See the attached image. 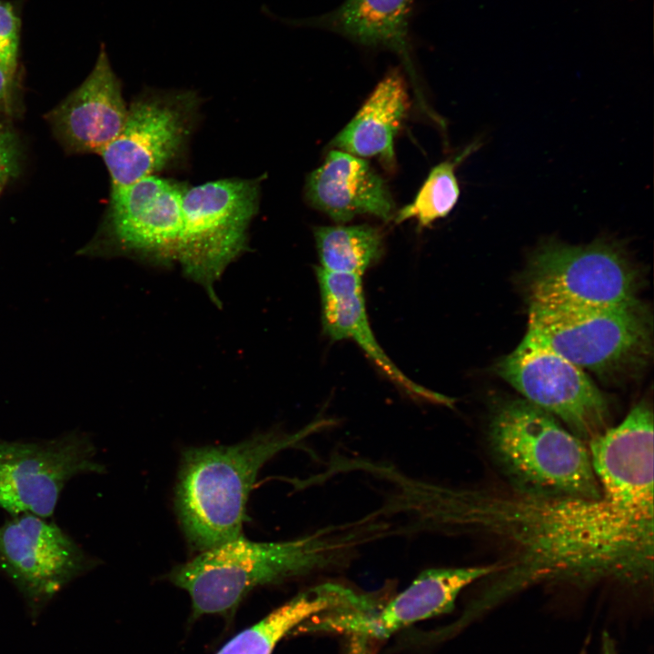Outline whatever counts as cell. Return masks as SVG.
Wrapping results in <instances>:
<instances>
[{
	"instance_id": "obj_1",
	"label": "cell",
	"mask_w": 654,
	"mask_h": 654,
	"mask_svg": "<svg viewBox=\"0 0 654 654\" xmlns=\"http://www.w3.org/2000/svg\"><path fill=\"white\" fill-rule=\"evenodd\" d=\"M399 508L411 535L485 538L510 552L466 610L470 617L540 582L652 579L654 510L607 493L600 499L542 496L411 477Z\"/></svg>"
},
{
	"instance_id": "obj_2",
	"label": "cell",
	"mask_w": 654,
	"mask_h": 654,
	"mask_svg": "<svg viewBox=\"0 0 654 654\" xmlns=\"http://www.w3.org/2000/svg\"><path fill=\"white\" fill-rule=\"evenodd\" d=\"M389 537L390 522L374 510L286 540L253 541L241 535L173 567L167 579L189 594L191 619L231 618L254 589L341 570L365 545Z\"/></svg>"
},
{
	"instance_id": "obj_3",
	"label": "cell",
	"mask_w": 654,
	"mask_h": 654,
	"mask_svg": "<svg viewBox=\"0 0 654 654\" xmlns=\"http://www.w3.org/2000/svg\"><path fill=\"white\" fill-rule=\"evenodd\" d=\"M333 422L319 417L293 432L272 430L232 445L184 450L174 507L189 546L201 552L241 536L248 498L263 465Z\"/></svg>"
},
{
	"instance_id": "obj_4",
	"label": "cell",
	"mask_w": 654,
	"mask_h": 654,
	"mask_svg": "<svg viewBox=\"0 0 654 654\" xmlns=\"http://www.w3.org/2000/svg\"><path fill=\"white\" fill-rule=\"evenodd\" d=\"M488 440L514 489L542 496L601 497L584 441L523 398L495 403Z\"/></svg>"
},
{
	"instance_id": "obj_5",
	"label": "cell",
	"mask_w": 654,
	"mask_h": 654,
	"mask_svg": "<svg viewBox=\"0 0 654 654\" xmlns=\"http://www.w3.org/2000/svg\"><path fill=\"white\" fill-rule=\"evenodd\" d=\"M528 332L582 370L614 381L640 371L652 351V322L638 299L595 309L529 305Z\"/></svg>"
},
{
	"instance_id": "obj_6",
	"label": "cell",
	"mask_w": 654,
	"mask_h": 654,
	"mask_svg": "<svg viewBox=\"0 0 654 654\" xmlns=\"http://www.w3.org/2000/svg\"><path fill=\"white\" fill-rule=\"evenodd\" d=\"M639 276L623 248L609 241L570 245L550 240L530 255L523 276L529 305L614 307L637 299Z\"/></svg>"
},
{
	"instance_id": "obj_7",
	"label": "cell",
	"mask_w": 654,
	"mask_h": 654,
	"mask_svg": "<svg viewBox=\"0 0 654 654\" xmlns=\"http://www.w3.org/2000/svg\"><path fill=\"white\" fill-rule=\"evenodd\" d=\"M259 201L260 182L254 179L227 178L184 189L177 263L216 304L214 284L246 250Z\"/></svg>"
},
{
	"instance_id": "obj_8",
	"label": "cell",
	"mask_w": 654,
	"mask_h": 654,
	"mask_svg": "<svg viewBox=\"0 0 654 654\" xmlns=\"http://www.w3.org/2000/svg\"><path fill=\"white\" fill-rule=\"evenodd\" d=\"M523 399L589 442L609 428L608 400L586 372L530 332L496 367Z\"/></svg>"
},
{
	"instance_id": "obj_9",
	"label": "cell",
	"mask_w": 654,
	"mask_h": 654,
	"mask_svg": "<svg viewBox=\"0 0 654 654\" xmlns=\"http://www.w3.org/2000/svg\"><path fill=\"white\" fill-rule=\"evenodd\" d=\"M198 108V97L192 91H150L134 100L121 132L100 154L112 190L157 175L179 161Z\"/></svg>"
},
{
	"instance_id": "obj_10",
	"label": "cell",
	"mask_w": 654,
	"mask_h": 654,
	"mask_svg": "<svg viewBox=\"0 0 654 654\" xmlns=\"http://www.w3.org/2000/svg\"><path fill=\"white\" fill-rule=\"evenodd\" d=\"M95 452L86 436L75 433L42 442L0 440V507L12 516H52L70 479L104 471Z\"/></svg>"
},
{
	"instance_id": "obj_11",
	"label": "cell",
	"mask_w": 654,
	"mask_h": 654,
	"mask_svg": "<svg viewBox=\"0 0 654 654\" xmlns=\"http://www.w3.org/2000/svg\"><path fill=\"white\" fill-rule=\"evenodd\" d=\"M94 565L74 540L44 518L21 514L0 525V570L21 592L33 617Z\"/></svg>"
},
{
	"instance_id": "obj_12",
	"label": "cell",
	"mask_w": 654,
	"mask_h": 654,
	"mask_svg": "<svg viewBox=\"0 0 654 654\" xmlns=\"http://www.w3.org/2000/svg\"><path fill=\"white\" fill-rule=\"evenodd\" d=\"M184 187L151 175L111 191L105 224L114 253L160 266L177 262Z\"/></svg>"
},
{
	"instance_id": "obj_13",
	"label": "cell",
	"mask_w": 654,
	"mask_h": 654,
	"mask_svg": "<svg viewBox=\"0 0 654 654\" xmlns=\"http://www.w3.org/2000/svg\"><path fill=\"white\" fill-rule=\"evenodd\" d=\"M127 113L121 82L102 45L92 72L53 112L52 121L73 149L101 154L121 132Z\"/></svg>"
},
{
	"instance_id": "obj_14",
	"label": "cell",
	"mask_w": 654,
	"mask_h": 654,
	"mask_svg": "<svg viewBox=\"0 0 654 654\" xmlns=\"http://www.w3.org/2000/svg\"><path fill=\"white\" fill-rule=\"evenodd\" d=\"M324 334L332 341H353L394 384L411 396L450 406L452 401L412 382L384 352L369 322L362 277L315 268Z\"/></svg>"
},
{
	"instance_id": "obj_15",
	"label": "cell",
	"mask_w": 654,
	"mask_h": 654,
	"mask_svg": "<svg viewBox=\"0 0 654 654\" xmlns=\"http://www.w3.org/2000/svg\"><path fill=\"white\" fill-rule=\"evenodd\" d=\"M305 194L312 207L337 223L359 214L388 222L395 204L385 181L358 156L332 149L307 177Z\"/></svg>"
},
{
	"instance_id": "obj_16",
	"label": "cell",
	"mask_w": 654,
	"mask_h": 654,
	"mask_svg": "<svg viewBox=\"0 0 654 654\" xmlns=\"http://www.w3.org/2000/svg\"><path fill=\"white\" fill-rule=\"evenodd\" d=\"M497 563L461 568H431L421 571L401 593L392 596L359 623L356 636L383 640L415 622L452 611L461 592L476 580L491 576Z\"/></svg>"
},
{
	"instance_id": "obj_17",
	"label": "cell",
	"mask_w": 654,
	"mask_h": 654,
	"mask_svg": "<svg viewBox=\"0 0 654 654\" xmlns=\"http://www.w3.org/2000/svg\"><path fill=\"white\" fill-rule=\"evenodd\" d=\"M414 4L415 0H344L330 12L288 24L326 30L367 49L392 52L416 84L411 35Z\"/></svg>"
},
{
	"instance_id": "obj_18",
	"label": "cell",
	"mask_w": 654,
	"mask_h": 654,
	"mask_svg": "<svg viewBox=\"0 0 654 654\" xmlns=\"http://www.w3.org/2000/svg\"><path fill=\"white\" fill-rule=\"evenodd\" d=\"M409 107L406 83L398 69L376 85L354 117L331 143L334 149L358 157L394 163L393 141Z\"/></svg>"
},
{
	"instance_id": "obj_19",
	"label": "cell",
	"mask_w": 654,
	"mask_h": 654,
	"mask_svg": "<svg viewBox=\"0 0 654 654\" xmlns=\"http://www.w3.org/2000/svg\"><path fill=\"white\" fill-rule=\"evenodd\" d=\"M354 589L337 582L314 585L228 640L215 654H272L276 645L312 617L351 601Z\"/></svg>"
},
{
	"instance_id": "obj_20",
	"label": "cell",
	"mask_w": 654,
	"mask_h": 654,
	"mask_svg": "<svg viewBox=\"0 0 654 654\" xmlns=\"http://www.w3.org/2000/svg\"><path fill=\"white\" fill-rule=\"evenodd\" d=\"M320 268L361 276L383 252L381 231L368 224L318 226L313 232Z\"/></svg>"
},
{
	"instance_id": "obj_21",
	"label": "cell",
	"mask_w": 654,
	"mask_h": 654,
	"mask_svg": "<svg viewBox=\"0 0 654 654\" xmlns=\"http://www.w3.org/2000/svg\"><path fill=\"white\" fill-rule=\"evenodd\" d=\"M479 144H470L451 160L441 162L429 173L414 200L399 210L394 220L396 223L415 219L421 227L429 226L434 221L447 216L456 205L460 197L459 183L455 169L461 162L477 149Z\"/></svg>"
},
{
	"instance_id": "obj_22",
	"label": "cell",
	"mask_w": 654,
	"mask_h": 654,
	"mask_svg": "<svg viewBox=\"0 0 654 654\" xmlns=\"http://www.w3.org/2000/svg\"><path fill=\"white\" fill-rule=\"evenodd\" d=\"M21 23L14 6L0 0V64L15 68Z\"/></svg>"
},
{
	"instance_id": "obj_23",
	"label": "cell",
	"mask_w": 654,
	"mask_h": 654,
	"mask_svg": "<svg viewBox=\"0 0 654 654\" xmlns=\"http://www.w3.org/2000/svg\"><path fill=\"white\" fill-rule=\"evenodd\" d=\"M15 150L14 139L8 132L0 128V179L5 180L14 171Z\"/></svg>"
},
{
	"instance_id": "obj_24",
	"label": "cell",
	"mask_w": 654,
	"mask_h": 654,
	"mask_svg": "<svg viewBox=\"0 0 654 654\" xmlns=\"http://www.w3.org/2000/svg\"><path fill=\"white\" fill-rule=\"evenodd\" d=\"M15 68L0 64V104L6 102L12 89Z\"/></svg>"
},
{
	"instance_id": "obj_25",
	"label": "cell",
	"mask_w": 654,
	"mask_h": 654,
	"mask_svg": "<svg viewBox=\"0 0 654 654\" xmlns=\"http://www.w3.org/2000/svg\"><path fill=\"white\" fill-rule=\"evenodd\" d=\"M601 654H616L612 639L605 635L602 640Z\"/></svg>"
},
{
	"instance_id": "obj_26",
	"label": "cell",
	"mask_w": 654,
	"mask_h": 654,
	"mask_svg": "<svg viewBox=\"0 0 654 654\" xmlns=\"http://www.w3.org/2000/svg\"><path fill=\"white\" fill-rule=\"evenodd\" d=\"M3 181H4V180H1V179H0V190H1V184H2V182H3Z\"/></svg>"
}]
</instances>
